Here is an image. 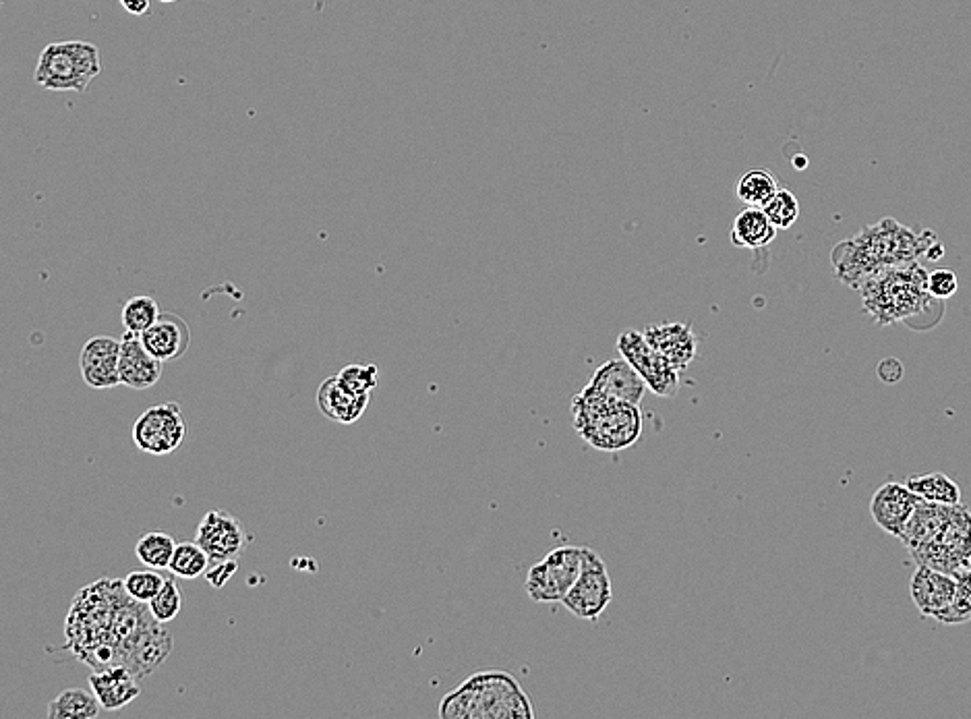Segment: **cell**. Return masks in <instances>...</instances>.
I'll return each mask as SVG.
<instances>
[{"label": "cell", "mask_w": 971, "mask_h": 719, "mask_svg": "<svg viewBox=\"0 0 971 719\" xmlns=\"http://www.w3.org/2000/svg\"><path fill=\"white\" fill-rule=\"evenodd\" d=\"M644 336L651 342V347L659 351L671 363V367L678 369L680 373L686 371V367L698 355V340L690 324H684V322L655 324L644 330Z\"/></svg>", "instance_id": "2e32d148"}, {"label": "cell", "mask_w": 971, "mask_h": 719, "mask_svg": "<svg viewBox=\"0 0 971 719\" xmlns=\"http://www.w3.org/2000/svg\"><path fill=\"white\" fill-rule=\"evenodd\" d=\"M779 189H781L779 181L771 170L754 168V170H746L740 177L735 193H738L740 201H744L746 206L762 208Z\"/></svg>", "instance_id": "484cf974"}, {"label": "cell", "mask_w": 971, "mask_h": 719, "mask_svg": "<svg viewBox=\"0 0 971 719\" xmlns=\"http://www.w3.org/2000/svg\"><path fill=\"white\" fill-rule=\"evenodd\" d=\"M210 564H212V560H210L208 552H205L197 541H183V543L176 545L168 570L174 574V577L193 581V579L201 577V574L208 572Z\"/></svg>", "instance_id": "4316f807"}, {"label": "cell", "mask_w": 971, "mask_h": 719, "mask_svg": "<svg viewBox=\"0 0 971 719\" xmlns=\"http://www.w3.org/2000/svg\"><path fill=\"white\" fill-rule=\"evenodd\" d=\"M909 593L924 618L943 622L953 606L957 593V577L930 566H918L914 577H911Z\"/></svg>", "instance_id": "4fadbf2b"}, {"label": "cell", "mask_w": 971, "mask_h": 719, "mask_svg": "<svg viewBox=\"0 0 971 719\" xmlns=\"http://www.w3.org/2000/svg\"><path fill=\"white\" fill-rule=\"evenodd\" d=\"M183 601H185V597H183L181 587L176 585L174 579H166V583L158 591V595L150 603H147V610H150V616L154 620H158L160 624H168L181 614Z\"/></svg>", "instance_id": "f1b7e54d"}, {"label": "cell", "mask_w": 971, "mask_h": 719, "mask_svg": "<svg viewBox=\"0 0 971 719\" xmlns=\"http://www.w3.org/2000/svg\"><path fill=\"white\" fill-rule=\"evenodd\" d=\"M102 73V56L96 44L65 40L48 44L36 65L34 79L48 92L83 94Z\"/></svg>", "instance_id": "5b68a950"}, {"label": "cell", "mask_w": 971, "mask_h": 719, "mask_svg": "<svg viewBox=\"0 0 971 719\" xmlns=\"http://www.w3.org/2000/svg\"><path fill=\"white\" fill-rule=\"evenodd\" d=\"M588 384L611 398L632 402V405H640L646 390H649L640 373L622 355L603 363Z\"/></svg>", "instance_id": "ac0fdd59"}, {"label": "cell", "mask_w": 971, "mask_h": 719, "mask_svg": "<svg viewBox=\"0 0 971 719\" xmlns=\"http://www.w3.org/2000/svg\"><path fill=\"white\" fill-rule=\"evenodd\" d=\"M617 353H620L657 396L671 398L680 390V371L673 369L671 363L651 347L644 332L626 330L617 336Z\"/></svg>", "instance_id": "9c48e42d"}, {"label": "cell", "mask_w": 971, "mask_h": 719, "mask_svg": "<svg viewBox=\"0 0 971 719\" xmlns=\"http://www.w3.org/2000/svg\"><path fill=\"white\" fill-rule=\"evenodd\" d=\"M338 378L352 390L371 394L377 386V367L375 365H346Z\"/></svg>", "instance_id": "d6a6232c"}, {"label": "cell", "mask_w": 971, "mask_h": 719, "mask_svg": "<svg viewBox=\"0 0 971 719\" xmlns=\"http://www.w3.org/2000/svg\"><path fill=\"white\" fill-rule=\"evenodd\" d=\"M928 270L918 264L885 268L860 286L864 311L878 326H891L916 318L936 301L928 291Z\"/></svg>", "instance_id": "277c9868"}, {"label": "cell", "mask_w": 971, "mask_h": 719, "mask_svg": "<svg viewBox=\"0 0 971 719\" xmlns=\"http://www.w3.org/2000/svg\"><path fill=\"white\" fill-rule=\"evenodd\" d=\"M160 3H164V5H170V3H176V0H160Z\"/></svg>", "instance_id": "74e56055"}, {"label": "cell", "mask_w": 971, "mask_h": 719, "mask_svg": "<svg viewBox=\"0 0 971 719\" xmlns=\"http://www.w3.org/2000/svg\"><path fill=\"white\" fill-rule=\"evenodd\" d=\"M928 291L934 299L945 301L959 291V278L949 268H938L928 274Z\"/></svg>", "instance_id": "836d02e7"}, {"label": "cell", "mask_w": 971, "mask_h": 719, "mask_svg": "<svg viewBox=\"0 0 971 719\" xmlns=\"http://www.w3.org/2000/svg\"><path fill=\"white\" fill-rule=\"evenodd\" d=\"M922 255L930 262L945 255V245L932 230H914L895 218H882L862 228L858 235L837 243L831 251V264L835 276L849 289L858 291L872 274L918 262Z\"/></svg>", "instance_id": "6da1fadb"}, {"label": "cell", "mask_w": 971, "mask_h": 719, "mask_svg": "<svg viewBox=\"0 0 971 719\" xmlns=\"http://www.w3.org/2000/svg\"><path fill=\"white\" fill-rule=\"evenodd\" d=\"M90 686L106 711H119L141 695L137 676L125 664L96 670L90 676Z\"/></svg>", "instance_id": "ffe728a7"}, {"label": "cell", "mask_w": 971, "mask_h": 719, "mask_svg": "<svg viewBox=\"0 0 971 719\" xmlns=\"http://www.w3.org/2000/svg\"><path fill=\"white\" fill-rule=\"evenodd\" d=\"M918 566H930L949 574H957L971 566V512L957 504L938 537L922 548L909 552Z\"/></svg>", "instance_id": "8992f818"}, {"label": "cell", "mask_w": 971, "mask_h": 719, "mask_svg": "<svg viewBox=\"0 0 971 719\" xmlns=\"http://www.w3.org/2000/svg\"><path fill=\"white\" fill-rule=\"evenodd\" d=\"M176 545H179V543L172 539V535L162 533V531H150V533H143L137 539L135 556L147 568L168 570Z\"/></svg>", "instance_id": "d4e9b609"}, {"label": "cell", "mask_w": 971, "mask_h": 719, "mask_svg": "<svg viewBox=\"0 0 971 719\" xmlns=\"http://www.w3.org/2000/svg\"><path fill=\"white\" fill-rule=\"evenodd\" d=\"M537 715L520 682L506 670L470 674L439 703L444 719H533Z\"/></svg>", "instance_id": "7a4b0ae2"}, {"label": "cell", "mask_w": 971, "mask_h": 719, "mask_svg": "<svg viewBox=\"0 0 971 719\" xmlns=\"http://www.w3.org/2000/svg\"><path fill=\"white\" fill-rule=\"evenodd\" d=\"M777 226L762 208L746 206L733 218L729 239L740 249H764L777 239Z\"/></svg>", "instance_id": "44dd1931"}, {"label": "cell", "mask_w": 971, "mask_h": 719, "mask_svg": "<svg viewBox=\"0 0 971 719\" xmlns=\"http://www.w3.org/2000/svg\"><path fill=\"white\" fill-rule=\"evenodd\" d=\"M164 363L145 349L141 334L125 332L121 338V384L133 390L154 388L162 378Z\"/></svg>", "instance_id": "9a60e30c"}, {"label": "cell", "mask_w": 971, "mask_h": 719, "mask_svg": "<svg viewBox=\"0 0 971 719\" xmlns=\"http://www.w3.org/2000/svg\"><path fill=\"white\" fill-rule=\"evenodd\" d=\"M160 315H162V311H160V305L154 297L137 295V297H131L123 305L121 318H123L127 332L143 334L147 328H152L158 322Z\"/></svg>", "instance_id": "83f0119b"}, {"label": "cell", "mask_w": 971, "mask_h": 719, "mask_svg": "<svg viewBox=\"0 0 971 719\" xmlns=\"http://www.w3.org/2000/svg\"><path fill=\"white\" fill-rule=\"evenodd\" d=\"M145 349L162 363H172L185 357L191 344V332L183 318L174 313H162L158 322L141 334Z\"/></svg>", "instance_id": "e0dca14e"}, {"label": "cell", "mask_w": 971, "mask_h": 719, "mask_svg": "<svg viewBox=\"0 0 971 719\" xmlns=\"http://www.w3.org/2000/svg\"><path fill=\"white\" fill-rule=\"evenodd\" d=\"M572 425L595 450L622 452L642 434L640 407L603 394L591 384L572 398Z\"/></svg>", "instance_id": "3957f363"}, {"label": "cell", "mask_w": 971, "mask_h": 719, "mask_svg": "<svg viewBox=\"0 0 971 719\" xmlns=\"http://www.w3.org/2000/svg\"><path fill=\"white\" fill-rule=\"evenodd\" d=\"M371 394L348 388L338 376L328 378L317 390V405L321 413L336 423L350 425L363 417L369 407Z\"/></svg>", "instance_id": "d6986e66"}, {"label": "cell", "mask_w": 971, "mask_h": 719, "mask_svg": "<svg viewBox=\"0 0 971 719\" xmlns=\"http://www.w3.org/2000/svg\"><path fill=\"white\" fill-rule=\"evenodd\" d=\"M584 566V548L562 545L528 570L526 593L535 603H562Z\"/></svg>", "instance_id": "52a82bcc"}, {"label": "cell", "mask_w": 971, "mask_h": 719, "mask_svg": "<svg viewBox=\"0 0 971 719\" xmlns=\"http://www.w3.org/2000/svg\"><path fill=\"white\" fill-rule=\"evenodd\" d=\"M777 230H787L800 218V201L789 189H779L767 204L762 206Z\"/></svg>", "instance_id": "4dcf8cb0"}, {"label": "cell", "mask_w": 971, "mask_h": 719, "mask_svg": "<svg viewBox=\"0 0 971 719\" xmlns=\"http://www.w3.org/2000/svg\"><path fill=\"white\" fill-rule=\"evenodd\" d=\"M878 378L887 384H895L903 378V365L899 359L891 357L878 365Z\"/></svg>", "instance_id": "d590c367"}, {"label": "cell", "mask_w": 971, "mask_h": 719, "mask_svg": "<svg viewBox=\"0 0 971 719\" xmlns=\"http://www.w3.org/2000/svg\"><path fill=\"white\" fill-rule=\"evenodd\" d=\"M953 506H943V504H932L920 500L914 514L905 527V533L901 537L907 552H914L922 545L934 541L938 533L945 529L949 516H951Z\"/></svg>", "instance_id": "7402d4cb"}, {"label": "cell", "mask_w": 971, "mask_h": 719, "mask_svg": "<svg viewBox=\"0 0 971 719\" xmlns=\"http://www.w3.org/2000/svg\"><path fill=\"white\" fill-rule=\"evenodd\" d=\"M119 3L133 17H143L150 13V0H119Z\"/></svg>", "instance_id": "8d00e7d4"}, {"label": "cell", "mask_w": 971, "mask_h": 719, "mask_svg": "<svg viewBox=\"0 0 971 719\" xmlns=\"http://www.w3.org/2000/svg\"><path fill=\"white\" fill-rule=\"evenodd\" d=\"M100 701L94 690L67 688L48 705L50 719H92L100 713Z\"/></svg>", "instance_id": "cb8c5ba5"}, {"label": "cell", "mask_w": 971, "mask_h": 719, "mask_svg": "<svg viewBox=\"0 0 971 719\" xmlns=\"http://www.w3.org/2000/svg\"><path fill=\"white\" fill-rule=\"evenodd\" d=\"M239 564L237 560H228V562H216V564H210L208 572L203 574L205 579H208V583L216 589H222L232 577H234V572H237Z\"/></svg>", "instance_id": "e575fe53"}, {"label": "cell", "mask_w": 971, "mask_h": 719, "mask_svg": "<svg viewBox=\"0 0 971 719\" xmlns=\"http://www.w3.org/2000/svg\"><path fill=\"white\" fill-rule=\"evenodd\" d=\"M918 502L920 498L909 490L907 483L889 481L882 483L874 492L870 500V514L882 531L901 539Z\"/></svg>", "instance_id": "5bb4252c"}, {"label": "cell", "mask_w": 971, "mask_h": 719, "mask_svg": "<svg viewBox=\"0 0 971 719\" xmlns=\"http://www.w3.org/2000/svg\"><path fill=\"white\" fill-rule=\"evenodd\" d=\"M611 599L613 587L603 558L595 550L584 548V566L574 587L562 601L564 608L580 620L595 622L609 608Z\"/></svg>", "instance_id": "30bf717a"}, {"label": "cell", "mask_w": 971, "mask_h": 719, "mask_svg": "<svg viewBox=\"0 0 971 719\" xmlns=\"http://www.w3.org/2000/svg\"><path fill=\"white\" fill-rule=\"evenodd\" d=\"M187 440V419L176 402H164L143 411L133 423V444L154 456L179 450Z\"/></svg>", "instance_id": "ba28073f"}, {"label": "cell", "mask_w": 971, "mask_h": 719, "mask_svg": "<svg viewBox=\"0 0 971 719\" xmlns=\"http://www.w3.org/2000/svg\"><path fill=\"white\" fill-rule=\"evenodd\" d=\"M121 338L94 336L83 344L79 369L83 382L94 390H108L121 384Z\"/></svg>", "instance_id": "7c38bea8"}, {"label": "cell", "mask_w": 971, "mask_h": 719, "mask_svg": "<svg viewBox=\"0 0 971 719\" xmlns=\"http://www.w3.org/2000/svg\"><path fill=\"white\" fill-rule=\"evenodd\" d=\"M195 541L208 552L212 564L239 560L247 550L249 535L243 523L226 510H210L195 531Z\"/></svg>", "instance_id": "8fae6325"}, {"label": "cell", "mask_w": 971, "mask_h": 719, "mask_svg": "<svg viewBox=\"0 0 971 719\" xmlns=\"http://www.w3.org/2000/svg\"><path fill=\"white\" fill-rule=\"evenodd\" d=\"M909 490L914 492L920 500L943 504V506H957L961 504V490L959 485L945 473H924L911 475L907 481Z\"/></svg>", "instance_id": "603a6c76"}, {"label": "cell", "mask_w": 971, "mask_h": 719, "mask_svg": "<svg viewBox=\"0 0 971 719\" xmlns=\"http://www.w3.org/2000/svg\"><path fill=\"white\" fill-rule=\"evenodd\" d=\"M164 583H166V577L156 568L133 570V572L127 574L125 581H123L127 597L135 599L139 603H150L158 595V591L164 587Z\"/></svg>", "instance_id": "f546056e"}, {"label": "cell", "mask_w": 971, "mask_h": 719, "mask_svg": "<svg viewBox=\"0 0 971 719\" xmlns=\"http://www.w3.org/2000/svg\"><path fill=\"white\" fill-rule=\"evenodd\" d=\"M957 593L943 624H965L971 620V566L957 572Z\"/></svg>", "instance_id": "1f68e13d"}]
</instances>
